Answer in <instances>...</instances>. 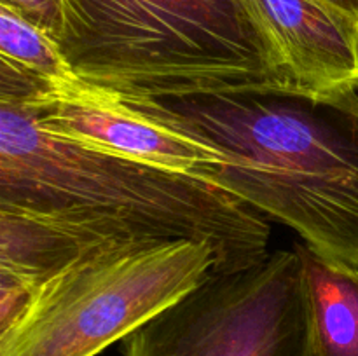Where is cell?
Masks as SVG:
<instances>
[{
  "label": "cell",
  "instance_id": "obj_9",
  "mask_svg": "<svg viewBox=\"0 0 358 356\" xmlns=\"http://www.w3.org/2000/svg\"><path fill=\"white\" fill-rule=\"evenodd\" d=\"M0 61L45 80L52 89L80 80L48 34L3 6H0Z\"/></svg>",
  "mask_w": 358,
  "mask_h": 356
},
{
  "label": "cell",
  "instance_id": "obj_10",
  "mask_svg": "<svg viewBox=\"0 0 358 356\" xmlns=\"http://www.w3.org/2000/svg\"><path fill=\"white\" fill-rule=\"evenodd\" d=\"M0 6L14 10L48 34L56 44L65 34L66 0H0Z\"/></svg>",
  "mask_w": 358,
  "mask_h": 356
},
{
  "label": "cell",
  "instance_id": "obj_2",
  "mask_svg": "<svg viewBox=\"0 0 358 356\" xmlns=\"http://www.w3.org/2000/svg\"><path fill=\"white\" fill-rule=\"evenodd\" d=\"M0 208L73 216L117 241L208 243L217 253L215 274L269 255L268 222L215 181L52 135L23 101L6 96Z\"/></svg>",
  "mask_w": 358,
  "mask_h": 356
},
{
  "label": "cell",
  "instance_id": "obj_8",
  "mask_svg": "<svg viewBox=\"0 0 358 356\" xmlns=\"http://www.w3.org/2000/svg\"><path fill=\"white\" fill-rule=\"evenodd\" d=\"M294 250L306 281L315 356H358V265L325 257L306 243Z\"/></svg>",
  "mask_w": 358,
  "mask_h": 356
},
{
  "label": "cell",
  "instance_id": "obj_4",
  "mask_svg": "<svg viewBox=\"0 0 358 356\" xmlns=\"http://www.w3.org/2000/svg\"><path fill=\"white\" fill-rule=\"evenodd\" d=\"M217 271L208 243L124 241L96 246L42 283L0 334V356H96Z\"/></svg>",
  "mask_w": 358,
  "mask_h": 356
},
{
  "label": "cell",
  "instance_id": "obj_1",
  "mask_svg": "<svg viewBox=\"0 0 358 356\" xmlns=\"http://www.w3.org/2000/svg\"><path fill=\"white\" fill-rule=\"evenodd\" d=\"M114 94V93H112ZM115 98L219 150L201 175L358 265V94L261 84L166 98Z\"/></svg>",
  "mask_w": 358,
  "mask_h": 356
},
{
  "label": "cell",
  "instance_id": "obj_7",
  "mask_svg": "<svg viewBox=\"0 0 358 356\" xmlns=\"http://www.w3.org/2000/svg\"><path fill=\"white\" fill-rule=\"evenodd\" d=\"M296 86L358 91V23L320 0H250Z\"/></svg>",
  "mask_w": 358,
  "mask_h": 356
},
{
  "label": "cell",
  "instance_id": "obj_5",
  "mask_svg": "<svg viewBox=\"0 0 358 356\" xmlns=\"http://www.w3.org/2000/svg\"><path fill=\"white\" fill-rule=\"evenodd\" d=\"M121 342L122 356H315L299 255L213 272Z\"/></svg>",
  "mask_w": 358,
  "mask_h": 356
},
{
  "label": "cell",
  "instance_id": "obj_11",
  "mask_svg": "<svg viewBox=\"0 0 358 356\" xmlns=\"http://www.w3.org/2000/svg\"><path fill=\"white\" fill-rule=\"evenodd\" d=\"M320 2L327 3L329 7L339 10L358 23V0H320Z\"/></svg>",
  "mask_w": 358,
  "mask_h": 356
},
{
  "label": "cell",
  "instance_id": "obj_6",
  "mask_svg": "<svg viewBox=\"0 0 358 356\" xmlns=\"http://www.w3.org/2000/svg\"><path fill=\"white\" fill-rule=\"evenodd\" d=\"M0 96L20 100L41 128L83 145L201 177L222 163L219 150L126 107L115 94L80 79L62 89L0 63Z\"/></svg>",
  "mask_w": 358,
  "mask_h": 356
},
{
  "label": "cell",
  "instance_id": "obj_3",
  "mask_svg": "<svg viewBox=\"0 0 358 356\" xmlns=\"http://www.w3.org/2000/svg\"><path fill=\"white\" fill-rule=\"evenodd\" d=\"M58 45L80 79L126 98L294 84L250 0H66Z\"/></svg>",
  "mask_w": 358,
  "mask_h": 356
}]
</instances>
